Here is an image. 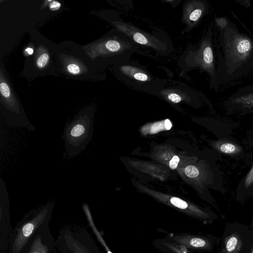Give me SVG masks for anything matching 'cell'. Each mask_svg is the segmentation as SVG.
<instances>
[{
    "label": "cell",
    "instance_id": "obj_1",
    "mask_svg": "<svg viewBox=\"0 0 253 253\" xmlns=\"http://www.w3.org/2000/svg\"><path fill=\"white\" fill-rule=\"evenodd\" d=\"M224 35L222 46L227 72L230 75H237V72L242 74L246 66L250 70L253 63V41L229 27Z\"/></svg>",
    "mask_w": 253,
    "mask_h": 253
},
{
    "label": "cell",
    "instance_id": "obj_2",
    "mask_svg": "<svg viewBox=\"0 0 253 253\" xmlns=\"http://www.w3.org/2000/svg\"><path fill=\"white\" fill-rule=\"evenodd\" d=\"M93 130L92 112L81 113L66 124L63 138L69 158L76 156L86 148L91 139Z\"/></svg>",
    "mask_w": 253,
    "mask_h": 253
},
{
    "label": "cell",
    "instance_id": "obj_3",
    "mask_svg": "<svg viewBox=\"0 0 253 253\" xmlns=\"http://www.w3.org/2000/svg\"><path fill=\"white\" fill-rule=\"evenodd\" d=\"M116 71L125 84L147 93H158L165 84L164 80L152 75L145 67L129 60L117 65Z\"/></svg>",
    "mask_w": 253,
    "mask_h": 253
},
{
    "label": "cell",
    "instance_id": "obj_4",
    "mask_svg": "<svg viewBox=\"0 0 253 253\" xmlns=\"http://www.w3.org/2000/svg\"><path fill=\"white\" fill-rule=\"evenodd\" d=\"M116 28L137 44L150 47L161 54L169 53L171 45L167 39L161 36L153 35L141 31L133 25L124 21L113 22Z\"/></svg>",
    "mask_w": 253,
    "mask_h": 253
},
{
    "label": "cell",
    "instance_id": "obj_5",
    "mask_svg": "<svg viewBox=\"0 0 253 253\" xmlns=\"http://www.w3.org/2000/svg\"><path fill=\"white\" fill-rule=\"evenodd\" d=\"M251 237V230L248 226L239 223L227 225L220 253H245Z\"/></svg>",
    "mask_w": 253,
    "mask_h": 253
},
{
    "label": "cell",
    "instance_id": "obj_6",
    "mask_svg": "<svg viewBox=\"0 0 253 253\" xmlns=\"http://www.w3.org/2000/svg\"><path fill=\"white\" fill-rule=\"evenodd\" d=\"M52 204H48L31 220L23 224L18 230L13 245V253H19L35 231L45 219Z\"/></svg>",
    "mask_w": 253,
    "mask_h": 253
},
{
    "label": "cell",
    "instance_id": "obj_7",
    "mask_svg": "<svg viewBox=\"0 0 253 253\" xmlns=\"http://www.w3.org/2000/svg\"><path fill=\"white\" fill-rule=\"evenodd\" d=\"M224 104L230 112H253V84L239 88L227 98Z\"/></svg>",
    "mask_w": 253,
    "mask_h": 253
},
{
    "label": "cell",
    "instance_id": "obj_8",
    "mask_svg": "<svg viewBox=\"0 0 253 253\" xmlns=\"http://www.w3.org/2000/svg\"><path fill=\"white\" fill-rule=\"evenodd\" d=\"M168 238L185 247L189 253L209 251L212 249V241L208 237L190 233H180Z\"/></svg>",
    "mask_w": 253,
    "mask_h": 253
},
{
    "label": "cell",
    "instance_id": "obj_9",
    "mask_svg": "<svg viewBox=\"0 0 253 253\" xmlns=\"http://www.w3.org/2000/svg\"><path fill=\"white\" fill-rule=\"evenodd\" d=\"M194 62L196 66L202 68L214 79L213 54L210 37L203 41Z\"/></svg>",
    "mask_w": 253,
    "mask_h": 253
},
{
    "label": "cell",
    "instance_id": "obj_10",
    "mask_svg": "<svg viewBox=\"0 0 253 253\" xmlns=\"http://www.w3.org/2000/svg\"><path fill=\"white\" fill-rule=\"evenodd\" d=\"M207 9L206 4L202 1L193 0L186 5L184 11V20L190 26H194L200 19Z\"/></svg>",
    "mask_w": 253,
    "mask_h": 253
},
{
    "label": "cell",
    "instance_id": "obj_11",
    "mask_svg": "<svg viewBox=\"0 0 253 253\" xmlns=\"http://www.w3.org/2000/svg\"><path fill=\"white\" fill-rule=\"evenodd\" d=\"M64 244L71 253H91L86 246L84 245L78 237H75L72 232H66L63 236Z\"/></svg>",
    "mask_w": 253,
    "mask_h": 253
},
{
    "label": "cell",
    "instance_id": "obj_12",
    "mask_svg": "<svg viewBox=\"0 0 253 253\" xmlns=\"http://www.w3.org/2000/svg\"><path fill=\"white\" fill-rule=\"evenodd\" d=\"M83 209L85 213V216L86 217L87 219L88 220V222L91 228L93 233L96 235V238L98 240L99 242L102 245V246L104 247V248L106 250V252L107 253H112V252L110 250L108 246L106 244L104 239L102 237L101 234L98 230L97 228L95 226V225L93 222V220L92 219V217L91 214V212L90 209L88 206V205L86 204H83L82 205Z\"/></svg>",
    "mask_w": 253,
    "mask_h": 253
},
{
    "label": "cell",
    "instance_id": "obj_13",
    "mask_svg": "<svg viewBox=\"0 0 253 253\" xmlns=\"http://www.w3.org/2000/svg\"><path fill=\"white\" fill-rule=\"evenodd\" d=\"M215 145L219 152L229 155L237 154L242 150L240 146L227 141H219Z\"/></svg>",
    "mask_w": 253,
    "mask_h": 253
},
{
    "label": "cell",
    "instance_id": "obj_14",
    "mask_svg": "<svg viewBox=\"0 0 253 253\" xmlns=\"http://www.w3.org/2000/svg\"><path fill=\"white\" fill-rule=\"evenodd\" d=\"M29 253H48V248L42 244L41 237L38 236L31 246Z\"/></svg>",
    "mask_w": 253,
    "mask_h": 253
},
{
    "label": "cell",
    "instance_id": "obj_15",
    "mask_svg": "<svg viewBox=\"0 0 253 253\" xmlns=\"http://www.w3.org/2000/svg\"><path fill=\"white\" fill-rule=\"evenodd\" d=\"M170 202L172 205L179 209L185 210L188 208V203L180 198L172 197Z\"/></svg>",
    "mask_w": 253,
    "mask_h": 253
},
{
    "label": "cell",
    "instance_id": "obj_16",
    "mask_svg": "<svg viewBox=\"0 0 253 253\" xmlns=\"http://www.w3.org/2000/svg\"><path fill=\"white\" fill-rule=\"evenodd\" d=\"M48 60V54L46 53H42L38 58L36 61L37 65L40 68H43L46 65Z\"/></svg>",
    "mask_w": 253,
    "mask_h": 253
},
{
    "label": "cell",
    "instance_id": "obj_17",
    "mask_svg": "<svg viewBox=\"0 0 253 253\" xmlns=\"http://www.w3.org/2000/svg\"><path fill=\"white\" fill-rule=\"evenodd\" d=\"M185 173L187 176L191 178L197 177L199 172L197 168L193 166H188L185 169Z\"/></svg>",
    "mask_w": 253,
    "mask_h": 253
},
{
    "label": "cell",
    "instance_id": "obj_18",
    "mask_svg": "<svg viewBox=\"0 0 253 253\" xmlns=\"http://www.w3.org/2000/svg\"><path fill=\"white\" fill-rule=\"evenodd\" d=\"M244 186L246 188H248L253 184V165L251 169L247 174L244 180Z\"/></svg>",
    "mask_w": 253,
    "mask_h": 253
},
{
    "label": "cell",
    "instance_id": "obj_19",
    "mask_svg": "<svg viewBox=\"0 0 253 253\" xmlns=\"http://www.w3.org/2000/svg\"><path fill=\"white\" fill-rule=\"evenodd\" d=\"M168 95V99L174 103H178L181 100V97L174 91H169Z\"/></svg>",
    "mask_w": 253,
    "mask_h": 253
},
{
    "label": "cell",
    "instance_id": "obj_20",
    "mask_svg": "<svg viewBox=\"0 0 253 253\" xmlns=\"http://www.w3.org/2000/svg\"><path fill=\"white\" fill-rule=\"evenodd\" d=\"M67 70L69 73L73 75H77L80 72L79 67L74 63L69 64L67 67Z\"/></svg>",
    "mask_w": 253,
    "mask_h": 253
},
{
    "label": "cell",
    "instance_id": "obj_21",
    "mask_svg": "<svg viewBox=\"0 0 253 253\" xmlns=\"http://www.w3.org/2000/svg\"><path fill=\"white\" fill-rule=\"evenodd\" d=\"M179 162V158L177 156H174L169 163V166L171 169H175Z\"/></svg>",
    "mask_w": 253,
    "mask_h": 253
},
{
    "label": "cell",
    "instance_id": "obj_22",
    "mask_svg": "<svg viewBox=\"0 0 253 253\" xmlns=\"http://www.w3.org/2000/svg\"><path fill=\"white\" fill-rule=\"evenodd\" d=\"M61 3L57 1L52 0L49 4V9L51 10H57L60 8Z\"/></svg>",
    "mask_w": 253,
    "mask_h": 253
},
{
    "label": "cell",
    "instance_id": "obj_23",
    "mask_svg": "<svg viewBox=\"0 0 253 253\" xmlns=\"http://www.w3.org/2000/svg\"><path fill=\"white\" fill-rule=\"evenodd\" d=\"M245 253H253V241L251 239L247 246Z\"/></svg>",
    "mask_w": 253,
    "mask_h": 253
},
{
    "label": "cell",
    "instance_id": "obj_24",
    "mask_svg": "<svg viewBox=\"0 0 253 253\" xmlns=\"http://www.w3.org/2000/svg\"><path fill=\"white\" fill-rule=\"evenodd\" d=\"M165 126L166 129H170L172 125L170 121L168 119L166 120L165 122Z\"/></svg>",
    "mask_w": 253,
    "mask_h": 253
},
{
    "label": "cell",
    "instance_id": "obj_25",
    "mask_svg": "<svg viewBox=\"0 0 253 253\" xmlns=\"http://www.w3.org/2000/svg\"><path fill=\"white\" fill-rule=\"evenodd\" d=\"M26 51L29 54H32L33 53V49L30 47H28V48H26Z\"/></svg>",
    "mask_w": 253,
    "mask_h": 253
},
{
    "label": "cell",
    "instance_id": "obj_26",
    "mask_svg": "<svg viewBox=\"0 0 253 253\" xmlns=\"http://www.w3.org/2000/svg\"><path fill=\"white\" fill-rule=\"evenodd\" d=\"M251 240L253 241V233H252L251 231Z\"/></svg>",
    "mask_w": 253,
    "mask_h": 253
}]
</instances>
